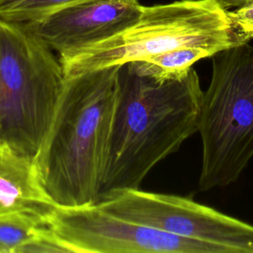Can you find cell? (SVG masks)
I'll list each match as a JSON object with an SVG mask.
<instances>
[{"label":"cell","mask_w":253,"mask_h":253,"mask_svg":"<svg viewBox=\"0 0 253 253\" xmlns=\"http://www.w3.org/2000/svg\"><path fill=\"white\" fill-rule=\"evenodd\" d=\"M202 95L193 68L181 78L160 81L138 73L130 62L120 65L98 201L112 192L139 188L156 164L198 132Z\"/></svg>","instance_id":"1"},{"label":"cell","mask_w":253,"mask_h":253,"mask_svg":"<svg viewBox=\"0 0 253 253\" xmlns=\"http://www.w3.org/2000/svg\"><path fill=\"white\" fill-rule=\"evenodd\" d=\"M119 67L65 76L52 122L33 159L40 185L55 207H80L99 199Z\"/></svg>","instance_id":"2"},{"label":"cell","mask_w":253,"mask_h":253,"mask_svg":"<svg viewBox=\"0 0 253 253\" xmlns=\"http://www.w3.org/2000/svg\"><path fill=\"white\" fill-rule=\"evenodd\" d=\"M249 41L217 0H179L141 6L138 19L126 30L58 59L65 76H69L141 60L178 47L200 46L215 54Z\"/></svg>","instance_id":"3"},{"label":"cell","mask_w":253,"mask_h":253,"mask_svg":"<svg viewBox=\"0 0 253 253\" xmlns=\"http://www.w3.org/2000/svg\"><path fill=\"white\" fill-rule=\"evenodd\" d=\"M64 84L53 51L23 24L0 19V145L33 160Z\"/></svg>","instance_id":"4"},{"label":"cell","mask_w":253,"mask_h":253,"mask_svg":"<svg viewBox=\"0 0 253 253\" xmlns=\"http://www.w3.org/2000/svg\"><path fill=\"white\" fill-rule=\"evenodd\" d=\"M211 57L198 126L202 191L235 182L253 158V45L242 42Z\"/></svg>","instance_id":"5"},{"label":"cell","mask_w":253,"mask_h":253,"mask_svg":"<svg viewBox=\"0 0 253 253\" xmlns=\"http://www.w3.org/2000/svg\"><path fill=\"white\" fill-rule=\"evenodd\" d=\"M96 204L119 217L227 253H253V225L187 198L137 188L112 192Z\"/></svg>","instance_id":"6"},{"label":"cell","mask_w":253,"mask_h":253,"mask_svg":"<svg viewBox=\"0 0 253 253\" xmlns=\"http://www.w3.org/2000/svg\"><path fill=\"white\" fill-rule=\"evenodd\" d=\"M45 223L72 253H227L213 244L181 238L119 217L96 203L53 207Z\"/></svg>","instance_id":"7"},{"label":"cell","mask_w":253,"mask_h":253,"mask_svg":"<svg viewBox=\"0 0 253 253\" xmlns=\"http://www.w3.org/2000/svg\"><path fill=\"white\" fill-rule=\"evenodd\" d=\"M140 13L137 0H82L23 25L63 56L118 35Z\"/></svg>","instance_id":"8"},{"label":"cell","mask_w":253,"mask_h":253,"mask_svg":"<svg viewBox=\"0 0 253 253\" xmlns=\"http://www.w3.org/2000/svg\"><path fill=\"white\" fill-rule=\"evenodd\" d=\"M53 207L40 185L33 160L0 145V214L22 211L45 219Z\"/></svg>","instance_id":"9"},{"label":"cell","mask_w":253,"mask_h":253,"mask_svg":"<svg viewBox=\"0 0 253 253\" xmlns=\"http://www.w3.org/2000/svg\"><path fill=\"white\" fill-rule=\"evenodd\" d=\"M212 55V52L204 47L185 46L167 50L141 60L131 61L130 63L138 73L165 81L183 77L195 62Z\"/></svg>","instance_id":"10"},{"label":"cell","mask_w":253,"mask_h":253,"mask_svg":"<svg viewBox=\"0 0 253 253\" xmlns=\"http://www.w3.org/2000/svg\"><path fill=\"white\" fill-rule=\"evenodd\" d=\"M44 225V217L29 212L0 214V253H18L19 249Z\"/></svg>","instance_id":"11"},{"label":"cell","mask_w":253,"mask_h":253,"mask_svg":"<svg viewBox=\"0 0 253 253\" xmlns=\"http://www.w3.org/2000/svg\"><path fill=\"white\" fill-rule=\"evenodd\" d=\"M82 0H0V19L29 23Z\"/></svg>","instance_id":"12"},{"label":"cell","mask_w":253,"mask_h":253,"mask_svg":"<svg viewBox=\"0 0 253 253\" xmlns=\"http://www.w3.org/2000/svg\"><path fill=\"white\" fill-rule=\"evenodd\" d=\"M35 252H68L70 249L64 244L47 226L44 225L39 229V231L26 242L18 251V253H35Z\"/></svg>","instance_id":"13"},{"label":"cell","mask_w":253,"mask_h":253,"mask_svg":"<svg viewBox=\"0 0 253 253\" xmlns=\"http://www.w3.org/2000/svg\"><path fill=\"white\" fill-rule=\"evenodd\" d=\"M235 27L244 35L253 38V0H248L233 12H228Z\"/></svg>","instance_id":"14"},{"label":"cell","mask_w":253,"mask_h":253,"mask_svg":"<svg viewBox=\"0 0 253 253\" xmlns=\"http://www.w3.org/2000/svg\"><path fill=\"white\" fill-rule=\"evenodd\" d=\"M217 1L223 8L227 9L231 7H239L240 5L244 4L248 0H217Z\"/></svg>","instance_id":"15"}]
</instances>
